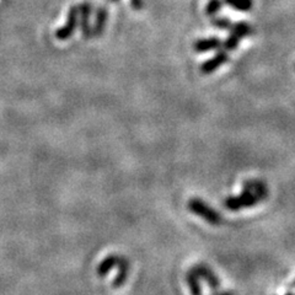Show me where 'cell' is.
Returning <instances> with one entry per match:
<instances>
[{
    "instance_id": "6",
    "label": "cell",
    "mask_w": 295,
    "mask_h": 295,
    "mask_svg": "<svg viewBox=\"0 0 295 295\" xmlns=\"http://www.w3.org/2000/svg\"><path fill=\"white\" fill-rule=\"evenodd\" d=\"M229 60V54H228L227 50L222 49L219 52H217V54L214 57H212L211 59L206 60L204 63H202L201 65V73L204 75H208V74L214 73L218 68H220L223 64Z\"/></svg>"
},
{
    "instance_id": "20",
    "label": "cell",
    "mask_w": 295,
    "mask_h": 295,
    "mask_svg": "<svg viewBox=\"0 0 295 295\" xmlns=\"http://www.w3.org/2000/svg\"><path fill=\"white\" fill-rule=\"evenodd\" d=\"M107 2H110V4H115V2L118 1V0H106Z\"/></svg>"
},
{
    "instance_id": "14",
    "label": "cell",
    "mask_w": 295,
    "mask_h": 295,
    "mask_svg": "<svg viewBox=\"0 0 295 295\" xmlns=\"http://www.w3.org/2000/svg\"><path fill=\"white\" fill-rule=\"evenodd\" d=\"M224 2L233 7L234 10L240 12H249L254 5L252 0H224Z\"/></svg>"
},
{
    "instance_id": "2",
    "label": "cell",
    "mask_w": 295,
    "mask_h": 295,
    "mask_svg": "<svg viewBox=\"0 0 295 295\" xmlns=\"http://www.w3.org/2000/svg\"><path fill=\"white\" fill-rule=\"evenodd\" d=\"M187 208L191 213L198 215L202 219L206 220L207 223L212 225H219L222 224L223 218L220 213L214 211L213 208L208 206L206 202H203L199 198H191L187 203Z\"/></svg>"
},
{
    "instance_id": "4",
    "label": "cell",
    "mask_w": 295,
    "mask_h": 295,
    "mask_svg": "<svg viewBox=\"0 0 295 295\" xmlns=\"http://www.w3.org/2000/svg\"><path fill=\"white\" fill-rule=\"evenodd\" d=\"M92 14V5L89 1H82L79 4V25L84 38L92 37V28L90 25V17Z\"/></svg>"
},
{
    "instance_id": "19",
    "label": "cell",
    "mask_w": 295,
    "mask_h": 295,
    "mask_svg": "<svg viewBox=\"0 0 295 295\" xmlns=\"http://www.w3.org/2000/svg\"><path fill=\"white\" fill-rule=\"evenodd\" d=\"M213 295H235L234 292H230V291H225V292H218L217 293H214Z\"/></svg>"
},
{
    "instance_id": "9",
    "label": "cell",
    "mask_w": 295,
    "mask_h": 295,
    "mask_svg": "<svg viewBox=\"0 0 295 295\" xmlns=\"http://www.w3.org/2000/svg\"><path fill=\"white\" fill-rule=\"evenodd\" d=\"M243 188H247V190L256 193V195L261 198V201H265L268 197L267 185L261 180H247L244 182Z\"/></svg>"
},
{
    "instance_id": "16",
    "label": "cell",
    "mask_w": 295,
    "mask_h": 295,
    "mask_svg": "<svg viewBox=\"0 0 295 295\" xmlns=\"http://www.w3.org/2000/svg\"><path fill=\"white\" fill-rule=\"evenodd\" d=\"M211 23L214 26V27L219 28V30H223V31L230 30L231 26H233L230 18L227 17V16H217V17L214 16V17H212Z\"/></svg>"
},
{
    "instance_id": "10",
    "label": "cell",
    "mask_w": 295,
    "mask_h": 295,
    "mask_svg": "<svg viewBox=\"0 0 295 295\" xmlns=\"http://www.w3.org/2000/svg\"><path fill=\"white\" fill-rule=\"evenodd\" d=\"M117 268H118V273H117V277H116L115 281H113L112 286H113V288H121V287L126 283L127 277H128L129 262L127 261L124 257H119Z\"/></svg>"
},
{
    "instance_id": "18",
    "label": "cell",
    "mask_w": 295,
    "mask_h": 295,
    "mask_svg": "<svg viewBox=\"0 0 295 295\" xmlns=\"http://www.w3.org/2000/svg\"><path fill=\"white\" fill-rule=\"evenodd\" d=\"M131 5L135 11H139L144 6V1L143 0H131Z\"/></svg>"
},
{
    "instance_id": "12",
    "label": "cell",
    "mask_w": 295,
    "mask_h": 295,
    "mask_svg": "<svg viewBox=\"0 0 295 295\" xmlns=\"http://www.w3.org/2000/svg\"><path fill=\"white\" fill-rule=\"evenodd\" d=\"M229 31L230 33L235 34V36L239 37L240 39L251 36V34L254 33V28H252V26L250 25L249 22H244V21L233 23V26H231Z\"/></svg>"
},
{
    "instance_id": "17",
    "label": "cell",
    "mask_w": 295,
    "mask_h": 295,
    "mask_svg": "<svg viewBox=\"0 0 295 295\" xmlns=\"http://www.w3.org/2000/svg\"><path fill=\"white\" fill-rule=\"evenodd\" d=\"M240 41L241 39L239 38V37H236L235 34L230 33L229 37H227V38L224 39V42H223L222 48L224 50H227V52H230V50H235L239 47Z\"/></svg>"
},
{
    "instance_id": "15",
    "label": "cell",
    "mask_w": 295,
    "mask_h": 295,
    "mask_svg": "<svg viewBox=\"0 0 295 295\" xmlns=\"http://www.w3.org/2000/svg\"><path fill=\"white\" fill-rule=\"evenodd\" d=\"M223 4H224V0H209L208 4L206 5V12L207 16L214 17L215 15H218V12L222 10Z\"/></svg>"
},
{
    "instance_id": "13",
    "label": "cell",
    "mask_w": 295,
    "mask_h": 295,
    "mask_svg": "<svg viewBox=\"0 0 295 295\" xmlns=\"http://www.w3.org/2000/svg\"><path fill=\"white\" fill-rule=\"evenodd\" d=\"M199 281L201 279L198 278V276L192 270H190L186 273V282H187V286L192 295H202V288Z\"/></svg>"
},
{
    "instance_id": "1",
    "label": "cell",
    "mask_w": 295,
    "mask_h": 295,
    "mask_svg": "<svg viewBox=\"0 0 295 295\" xmlns=\"http://www.w3.org/2000/svg\"><path fill=\"white\" fill-rule=\"evenodd\" d=\"M260 202H262L261 198L256 193L247 188H243L240 195L227 197L224 201V207L231 212H238L243 208H252Z\"/></svg>"
},
{
    "instance_id": "5",
    "label": "cell",
    "mask_w": 295,
    "mask_h": 295,
    "mask_svg": "<svg viewBox=\"0 0 295 295\" xmlns=\"http://www.w3.org/2000/svg\"><path fill=\"white\" fill-rule=\"evenodd\" d=\"M191 270H192L193 272L198 276L199 279L207 282V284H208V287L212 289V291H214V292L219 291V288H220L219 278L215 276V273L211 270V268L208 267V266L203 265V263H199V265L193 266Z\"/></svg>"
},
{
    "instance_id": "11",
    "label": "cell",
    "mask_w": 295,
    "mask_h": 295,
    "mask_svg": "<svg viewBox=\"0 0 295 295\" xmlns=\"http://www.w3.org/2000/svg\"><path fill=\"white\" fill-rule=\"evenodd\" d=\"M118 259L119 256H116V255H110V256L106 257V259L98 265V276H100V277H106L107 273H110L113 268L117 267V265H118Z\"/></svg>"
},
{
    "instance_id": "3",
    "label": "cell",
    "mask_w": 295,
    "mask_h": 295,
    "mask_svg": "<svg viewBox=\"0 0 295 295\" xmlns=\"http://www.w3.org/2000/svg\"><path fill=\"white\" fill-rule=\"evenodd\" d=\"M79 23V5H73V6L69 9L68 15H66V22L62 27L58 28L55 31V38L58 41H66L68 38H70L75 32L76 27H78Z\"/></svg>"
},
{
    "instance_id": "8",
    "label": "cell",
    "mask_w": 295,
    "mask_h": 295,
    "mask_svg": "<svg viewBox=\"0 0 295 295\" xmlns=\"http://www.w3.org/2000/svg\"><path fill=\"white\" fill-rule=\"evenodd\" d=\"M108 11L105 6H100L96 11V18H95L94 27H92V36L100 37L103 33L107 23Z\"/></svg>"
},
{
    "instance_id": "7",
    "label": "cell",
    "mask_w": 295,
    "mask_h": 295,
    "mask_svg": "<svg viewBox=\"0 0 295 295\" xmlns=\"http://www.w3.org/2000/svg\"><path fill=\"white\" fill-rule=\"evenodd\" d=\"M222 39L219 37H209V38L197 39L193 43V50L197 53H206L211 50H217L222 48Z\"/></svg>"
},
{
    "instance_id": "21",
    "label": "cell",
    "mask_w": 295,
    "mask_h": 295,
    "mask_svg": "<svg viewBox=\"0 0 295 295\" xmlns=\"http://www.w3.org/2000/svg\"><path fill=\"white\" fill-rule=\"evenodd\" d=\"M284 295H294L293 293H292V292H288V293H286Z\"/></svg>"
}]
</instances>
